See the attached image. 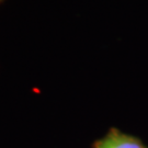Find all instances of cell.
Here are the masks:
<instances>
[{"label": "cell", "mask_w": 148, "mask_h": 148, "mask_svg": "<svg viewBox=\"0 0 148 148\" xmlns=\"http://www.w3.org/2000/svg\"><path fill=\"white\" fill-rule=\"evenodd\" d=\"M95 148H147L139 138L112 130L104 138L97 142Z\"/></svg>", "instance_id": "obj_1"}]
</instances>
